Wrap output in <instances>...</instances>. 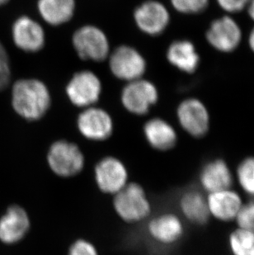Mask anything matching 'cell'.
<instances>
[{"label": "cell", "mask_w": 254, "mask_h": 255, "mask_svg": "<svg viewBox=\"0 0 254 255\" xmlns=\"http://www.w3.org/2000/svg\"><path fill=\"white\" fill-rule=\"evenodd\" d=\"M51 102L47 87L40 80H17L12 86V108L26 120L37 121L43 118L50 109Z\"/></svg>", "instance_id": "obj_1"}, {"label": "cell", "mask_w": 254, "mask_h": 255, "mask_svg": "<svg viewBox=\"0 0 254 255\" xmlns=\"http://www.w3.org/2000/svg\"><path fill=\"white\" fill-rule=\"evenodd\" d=\"M113 207L118 216L128 223L142 222L151 212V205L144 188L136 183H127L116 193Z\"/></svg>", "instance_id": "obj_2"}, {"label": "cell", "mask_w": 254, "mask_h": 255, "mask_svg": "<svg viewBox=\"0 0 254 255\" xmlns=\"http://www.w3.org/2000/svg\"><path fill=\"white\" fill-rule=\"evenodd\" d=\"M47 162L50 169L56 175L71 178L83 170L85 159L76 144L61 140L51 144L47 153Z\"/></svg>", "instance_id": "obj_3"}, {"label": "cell", "mask_w": 254, "mask_h": 255, "mask_svg": "<svg viewBox=\"0 0 254 255\" xmlns=\"http://www.w3.org/2000/svg\"><path fill=\"white\" fill-rule=\"evenodd\" d=\"M73 45L79 57L97 62L105 60L110 49L105 33L92 25H86L75 31Z\"/></svg>", "instance_id": "obj_4"}, {"label": "cell", "mask_w": 254, "mask_h": 255, "mask_svg": "<svg viewBox=\"0 0 254 255\" xmlns=\"http://www.w3.org/2000/svg\"><path fill=\"white\" fill-rule=\"evenodd\" d=\"M209 45L222 53L237 50L243 39L240 24L230 16L218 17L211 22L206 31Z\"/></svg>", "instance_id": "obj_5"}, {"label": "cell", "mask_w": 254, "mask_h": 255, "mask_svg": "<svg viewBox=\"0 0 254 255\" xmlns=\"http://www.w3.org/2000/svg\"><path fill=\"white\" fill-rule=\"evenodd\" d=\"M177 116L182 129L192 137H204L210 130L208 109L200 99H185L178 105Z\"/></svg>", "instance_id": "obj_6"}, {"label": "cell", "mask_w": 254, "mask_h": 255, "mask_svg": "<svg viewBox=\"0 0 254 255\" xmlns=\"http://www.w3.org/2000/svg\"><path fill=\"white\" fill-rule=\"evenodd\" d=\"M109 66L116 77L130 82L139 80L144 75L146 62L135 49L131 46H121L112 54Z\"/></svg>", "instance_id": "obj_7"}, {"label": "cell", "mask_w": 254, "mask_h": 255, "mask_svg": "<svg viewBox=\"0 0 254 255\" xmlns=\"http://www.w3.org/2000/svg\"><path fill=\"white\" fill-rule=\"evenodd\" d=\"M101 92V81L94 73L89 70L76 73L66 86L68 98L74 105L79 108H87L96 104Z\"/></svg>", "instance_id": "obj_8"}, {"label": "cell", "mask_w": 254, "mask_h": 255, "mask_svg": "<svg viewBox=\"0 0 254 255\" xmlns=\"http://www.w3.org/2000/svg\"><path fill=\"white\" fill-rule=\"evenodd\" d=\"M158 99L155 85L142 79L129 82L122 93L123 106L127 111L136 115L146 114Z\"/></svg>", "instance_id": "obj_9"}, {"label": "cell", "mask_w": 254, "mask_h": 255, "mask_svg": "<svg viewBox=\"0 0 254 255\" xmlns=\"http://www.w3.org/2000/svg\"><path fill=\"white\" fill-rule=\"evenodd\" d=\"M95 182L99 189L107 194L120 192L127 184V167L116 157H104L94 169Z\"/></svg>", "instance_id": "obj_10"}, {"label": "cell", "mask_w": 254, "mask_h": 255, "mask_svg": "<svg viewBox=\"0 0 254 255\" xmlns=\"http://www.w3.org/2000/svg\"><path fill=\"white\" fill-rule=\"evenodd\" d=\"M134 18L137 27L150 36L163 33L170 22L167 7L157 0H147L139 5L134 10Z\"/></svg>", "instance_id": "obj_11"}, {"label": "cell", "mask_w": 254, "mask_h": 255, "mask_svg": "<svg viewBox=\"0 0 254 255\" xmlns=\"http://www.w3.org/2000/svg\"><path fill=\"white\" fill-rule=\"evenodd\" d=\"M77 126L84 137L95 141L107 140L113 132L111 116L99 108H89L79 114Z\"/></svg>", "instance_id": "obj_12"}, {"label": "cell", "mask_w": 254, "mask_h": 255, "mask_svg": "<svg viewBox=\"0 0 254 255\" xmlns=\"http://www.w3.org/2000/svg\"><path fill=\"white\" fill-rule=\"evenodd\" d=\"M31 227L26 210L12 205L0 218V241L6 245L18 243L25 238Z\"/></svg>", "instance_id": "obj_13"}, {"label": "cell", "mask_w": 254, "mask_h": 255, "mask_svg": "<svg viewBox=\"0 0 254 255\" xmlns=\"http://www.w3.org/2000/svg\"><path fill=\"white\" fill-rule=\"evenodd\" d=\"M12 39L15 45L26 52H36L45 45V32L38 22L27 16L17 18L12 25Z\"/></svg>", "instance_id": "obj_14"}, {"label": "cell", "mask_w": 254, "mask_h": 255, "mask_svg": "<svg viewBox=\"0 0 254 255\" xmlns=\"http://www.w3.org/2000/svg\"><path fill=\"white\" fill-rule=\"evenodd\" d=\"M200 185L208 193L230 189L234 175L226 160L215 159L202 166L199 173Z\"/></svg>", "instance_id": "obj_15"}, {"label": "cell", "mask_w": 254, "mask_h": 255, "mask_svg": "<svg viewBox=\"0 0 254 255\" xmlns=\"http://www.w3.org/2000/svg\"><path fill=\"white\" fill-rule=\"evenodd\" d=\"M206 202L210 216L221 222L235 220L244 204L240 194L231 188L208 193Z\"/></svg>", "instance_id": "obj_16"}, {"label": "cell", "mask_w": 254, "mask_h": 255, "mask_svg": "<svg viewBox=\"0 0 254 255\" xmlns=\"http://www.w3.org/2000/svg\"><path fill=\"white\" fill-rule=\"evenodd\" d=\"M148 231L156 242L170 246L182 238L184 225L177 215L168 212L153 218L148 225Z\"/></svg>", "instance_id": "obj_17"}, {"label": "cell", "mask_w": 254, "mask_h": 255, "mask_svg": "<svg viewBox=\"0 0 254 255\" xmlns=\"http://www.w3.org/2000/svg\"><path fill=\"white\" fill-rule=\"evenodd\" d=\"M167 59L182 72L193 74L200 65V56L194 44L188 40H178L168 46Z\"/></svg>", "instance_id": "obj_18"}, {"label": "cell", "mask_w": 254, "mask_h": 255, "mask_svg": "<svg viewBox=\"0 0 254 255\" xmlns=\"http://www.w3.org/2000/svg\"><path fill=\"white\" fill-rule=\"evenodd\" d=\"M144 133L150 146L159 151L173 149L178 141L175 129L161 118L148 121L144 126Z\"/></svg>", "instance_id": "obj_19"}, {"label": "cell", "mask_w": 254, "mask_h": 255, "mask_svg": "<svg viewBox=\"0 0 254 255\" xmlns=\"http://www.w3.org/2000/svg\"><path fill=\"white\" fill-rule=\"evenodd\" d=\"M180 211L183 217L197 226H204L210 219L206 198L200 191L185 192L179 200Z\"/></svg>", "instance_id": "obj_20"}, {"label": "cell", "mask_w": 254, "mask_h": 255, "mask_svg": "<svg viewBox=\"0 0 254 255\" xmlns=\"http://www.w3.org/2000/svg\"><path fill=\"white\" fill-rule=\"evenodd\" d=\"M37 8L45 22L58 26L72 18L75 13V0H38Z\"/></svg>", "instance_id": "obj_21"}, {"label": "cell", "mask_w": 254, "mask_h": 255, "mask_svg": "<svg viewBox=\"0 0 254 255\" xmlns=\"http://www.w3.org/2000/svg\"><path fill=\"white\" fill-rule=\"evenodd\" d=\"M233 255H254V232L237 228L229 236Z\"/></svg>", "instance_id": "obj_22"}, {"label": "cell", "mask_w": 254, "mask_h": 255, "mask_svg": "<svg viewBox=\"0 0 254 255\" xmlns=\"http://www.w3.org/2000/svg\"><path fill=\"white\" fill-rule=\"evenodd\" d=\"M236 178L243 191L254 199V156L246 157L236 169Z\"/></svg>", "instance_id": "obj_23"}, {"label": "cell", "mask_w": 254, "mask_h": 255, "mask_svg": "<svg viewBox=\"0 0 254 255\" xmlns=\"http://www.w3.org/2000/svg\"><path fill=\"white\" fill-rule=\"evenodd\" d=\"M171 4L183 14H199L208 7L210 0H170Z\"/></svg>", "instance_id": "obj_24"}, {"label": "cell", "mask_w": 254, "mask_h": 255, "mask_svg": "<svg viewBox=\"0 0 254 255\" xmlns=\"http://www.w3.org/2000/svg\"><path fill=\"white\" fill-rule=\"evenodd\" d=\"M238 228L254 232V199L246 204H243L235 220Z\"/></svg>", "instance_id": "obj_25"}, {"label": "cell", "mask_w": 254, "mask_h": 255, "mask_svg": "<svg viewBox=\"0 0 254 255\" xmlns=\"http://www.w3.org/2000/svg\"><path fill=\"white\" fill-rule=\"evenodd\" d=\"M11 79L9 59L4 46L0 41V91L7 88Z\"/></svg>", "instance_id": "obj_26"}, {"label": "cell", "mask_w": 254, "mask_h": 255, "mask_svg": "<svg viewBox=\"0 0 254 255\" xmlns=\"http://www.w3.org/2000/svg\"><path fill=\"white\" fill-rule=\"evenodd\" d=\"M67 255H99L98 250L91 242L79 239L70 246Z\"/></svg>", "instance_id": "obj_27"}, {"label": "cell", "mask_w": 254, "mask_h": 255, "mask_svg": "<svg viewBox=\"0 0 254 255\" xmlns=\"http://www.w3.org/2000/svg\"><path fill=\"white\" fill-rule=\"evenodd\" d=\"M219 7L229 13H237L247 7L250 0H216Z\"/></svg>", "instance_id": "obj_28"}, {"label": "cell", "mask_w": 254, "mask_h": 255, "mask_svg": "<svg viewBox=\"0 0 254 255\" xmlns=\"http://www.w3.org/2000/svg\"><path fill=\"white\" fill-rule=\"evenodd\" d=\"M246 8H247L248 13H249L250 18L254 21V0H250Z\"/></svg>", "instance_id": "obj_29"}, {"label": "cell", "mask_w": 254, "mask_h": 255, "mask_svg": "<svg viewBox=\"0 0 254 255\" xmlns=\"http://www.w3.org/2000/svg\"><path fill=\"white\" fill-rule=\"evenodd\" d=\"M248 42H249L250 48L251 49V51L254 53V27L250 31L249 38H248Z\"/></svg>", "instance_id": "obj_30"}, {"label": "cell", "mask_w": 254, "mask_h": 255, "mask_svg": "<svg viewBox=\"0 0 254 255\" xmlns=\"http://www.w3.org/2000/svg\"><path fill=\"white\" fill-rule=\"evenodd\" d=\"M8 1H9V0H0V6L6 4Z\"/></svg>", "instance_id": "obj_31"}]
</instances>
